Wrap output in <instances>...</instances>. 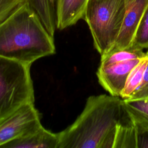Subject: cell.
I'll return each instance as SVG.
<instances>
[{
	"instance_id": "6da1fadb",
	"label": "cell",
	"mask_w": 148,
	"mask_h": 148,
	"mask_svg": "<svg viewBox=\"0 0 148 148\" xmlns=\"http://www.w3.org/2000/svg\"><path fill=\"white\" fill-rule=\"evenodd\" d=\"M124 99L110 94L91 95L75 121L58 133V148H113Z\"/></svg>"
},
{
	"instance_id": "7a4b0ae2",
	"label": "cell",
	"mask_w": 148,
	"mask_h": 148,
	"mask_svg": "<svg viewBox=\"0 0 148 148\" xmlns=\"http://www.w3.org/2000/svg\"><path fill=\"white\" fill-rule=\"evenodd\" d=\"M55 53L53 37L28 3L0 24V56L32 65Z\"/></svg>"
},
{
	"instance_id": "3957f363",
	"label": "cell",
	"mask_w": 148,
	"mask_h": 148,
	"mask_svg": "<svg viewBox=\"0 0 148 148\" xmlns=\"http://www.w3.org/2000/svg\"><path fill=\"white\" fill-rule=\"evenodd\" d=\"M31 66L0 56V124L24 105L34 103Z\"/></svg>"
},
{
	"instance_id": "277c9868",
	"label": "cell",
	"mask_w": 148,
	"mask_h": 148,
	"mask_svg": "<svg viewBox=\"0 0 148 148\" xmlns=\"http://www.w3.org/2000/svg\"><path fill=\"white\" fill-rule=\"evenodd\" d=\"M126 12V0H88L83 18L87 23L94 47L101 55L113 47Z\"/></svg>"
},
{
	"instance_id": "5b68a950",
	"label": "cell",
	"mask_w": 148,
	"mask_h": 148,
	"mask_svg": "<svg viewBox=\"0 0 148 148\" xmlns=\"http://www.w3.org/2000/svg\"><path fill=\"white\" fill-rule=\"evenodd\" d=\"M41 125L40 114L34 103L24 105L0 124V147Z\"/></svg>"
},
{
	"instance_id": "8992f818",
	"label": "cell",
	"mask_w": 148,
	"mask_h": 148,
	"mask_svg": "<svg viewBox=\"0 0 148 148\" xmlns=\"http://www.w3.org/2000/svg\"><path fill=\"white\" fill-rule=\"evenodd\" d=\"M140 58L117 62L108 65H99L97 71L99 83L109 94L120 97L128 74Z\"/></svg>"
},
{
	"instance_id": "52a82bcc",
	"label": "cell",
	"mask_w": 148,
	"mask_h": 148,
	"mask_svg": "<svg viewBox=\"0 0 148 148\" xmlns=\"http://www.w3.org/2000/svg\"><path fill=\"white\" fill-rule=\"evenodd\" d=\"M147 4L148 0H126V12L123 24L116 42L110 50L130 47Z\"/></svg>"
},
{
	"instance_id": "ba28073f",
	"label": "cell",
	"mask_w": 148,
	"mask_h": 148,
	"mask_svg": "<svg viewBox=\"0 0 148 148\" xmlns=\"http://www.w3.org/2000/svg\"><path fill=\"white\" fill-rule=\"evenodd\" d=\"M58 135L42 125L28 134L13 140L2 148H58Z\"/></svg>"
},
{
	"instance_id": "9c48e42d",
	"label": "cell",
	"mask_w": 148,
	"mask_h": 148,
	"mask_svg": "<svg viewBox=\"0 0 148 148\" xmlns=\"http://www.w3.org/2000/svg\"><path fill=\"white\" fill-rule=\"evenodd\" d=\"M88 0H58L57 28L60 30L75 24L83 19Z\"/></svg>"
},
{
	"instance_id": "30bf717a",
	"label": "cell",
	"mask_w": 148,
	"mask_h": 148,
	"mask_svg": "<svg viewBox=\"0 0 148 148\" xmlns=\"http://www.w3.org/2000/svg\"><path fill=\"white\" fill-rule=\"evenodd\" d=\"M125 111L117 126L113 148H138L136 126L125 104Z\"/></svg>"
},
{
	"instance_id": "8fae6325",
	"label": "cell",
	"mask_w": 148,
	"mask_h": 148,
	"mask_svg": "<svg viewBox=\"0 0 148 148\" xmlns=\"http://www.w3.org/2000/svg\"><path fill=\"white\" fill-rule=\"evenodd\" d=\"M58 0H28L29 6L35 12L48 33L54 37L57 29Z\"/></svg>"
},
{
	"instance_id": "7c38bea8",
	"label": "cell",
	"mask_w": 148,
	"mask_h": 148,
	"mask_svg": "<svg viewBox=\"0 0 148 148\" xmlns=\"http://www.w3.org/2000/svg\"><path fill=\"white\" fill-rule=\"evenodd\" d=\"M147 63L148 50H147L145 56L140 59L139 61L132 69L128 74L124 87L120 95L122 99H126L130 98L139 87L142 80Z\"/></svg>"
},
{
	"instance_id": "4fadbf2b",
	"label": "cell",
	"mask_w": 148,
	"mask_h": 148,
	"mask_svg": "<svg viewBox=\"0 0 148 148\" xmlns=\"http://www.w3.org/2000/svg\"><path fill=\"white\" fill-rule=\"evenodd\" d=\"M146 51L131 48L110 50L101 56L100 65H108L117 62L137 59L145 56Z\"/></svg>"
},
{
	"instance_id": "5bb4252c",
	"label": "cell",
	"mask_w": 148,
	"mask_h": 148,
	"mask_svg": "<svg viewBox=\"0 0 148 148\" xmlns=\"http://www.w3.org/2000/svg\"><path fill=\"white\" fill-rule=\"evenodd\" d=\"M130 48L135 50H148V4Z\"/></svg>"
},
{
	"instance_id": "9a60e30c",
	"label": "cell",
	"mask_w": 148,
	"mask_h": 148,
	"mask_svg": "<svg viewBox=\"0 0 148 148\" xmlns=\"http://www.w3.org/2000/svg\"><path fill=\"white\" fill-rule=\"evenodd\" d=\"M127 107L131 114L136 126L138 148H148V118Z\"/></svg>"
},
{
	"instance_id": "2e32d148",
	"label": "cell",
	"mask_w": 148,
	"mask_h": 148,
	"mask_svg": "<svg viewBox=\"0 0 148 148\" xmlns=\"http://www.w3.org/2000/svg\"><path fill=\"white\" fill-rule=\"evenodd\" d=\"M28 1V0H0V24L27 3Z\"/></svg>"
},
{
	"instance_id": "e0dca14e",
	"label": "cell",
	"mask_w": 148,
	"mask_h": 148,
	"mask_svg": "<svg viewBox=\"0 0 148 148\" xmlns=\"http://www.w3.org/2000/svg\"><path fill=\"white\" fill-rule=\"evenodd\" d=\"M124 102L129 108L148 118V98L127 99Z\"/></svg>"
},
{
	"instance_id": "ac0fdd59",
	"label": "cell",
	"mask_w": 148,
	"mask_h": 148,
	"mask_svg": "<svg viewBox=\"0 0 148 148\" xmlns=\"http://www.w3.org/2000/svg\"><path fill=\"white\" fill-rule=\"evenodd\" d=\"M142 98H148V63L140 85L128 99Z\"/></svg>"
}]
</instances>
